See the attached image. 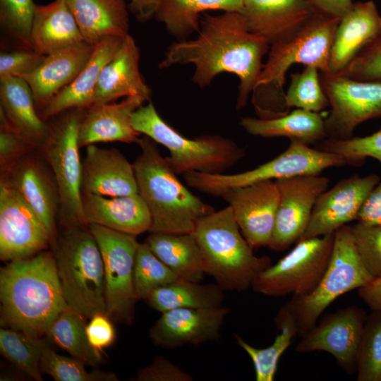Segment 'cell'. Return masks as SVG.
<instances>
[{
	"instance_id": "6da1fadb",
	"label": "cell",
	"mask_w": 381,
	"mask_h": 381,
	"mask_svg": "<svg viewBox=\"0 0 381 381\" xmlns=\"http://www.w3.org/2000/svg\"><path fill=\"white\" fill-rule=\"evenodd\" d=\"M269 49L268 42L250 30L241 12L224 11L218 16L205 13L197 37L172 42L158 67L193 64L192 81L201 88L222 73L235 74L239 80L236 104L238 110L253 92L263 66L262 58Z\"/></svg>"
},
{
	"instance_id": "7a4b0ae2",
	"label": "cell",
	"mask_w": 381,
	"mask_h": 381,
	"mask_svg": "<svg viewBox=\"0 0 381 381\" xmlns=\"http://www.w3.org/2000/svg\"><path fill=\"white\" fill-rule=\"evenodd\" d=\"M1 323L41 337L67 304L54 253L16 260L0 271Z\"/></svg>"
},
{
	"instance_id": "3957f363",
	"label": "cell",
	"mask_w": 381,
	"mask_h": 381,
	"mask_svg": "<svg viewBox=\"0 0 381 381\" xmlns=\"http://www.w3.org/2000/svg\"><path fill=\"white\" fill-rule=\"evenodd\" d=\"M137 143L141 152L133 164L138 194L151 214L150 232L191 233L196 222L214 212V207L179 180L153 140L144 135Z\"/></svg>"
},
{
	"instance_id": "277c9868",
	"label": "cell",
	"mask_w": 381,
	"mask_h": 381,
	"mask_svg": "<svg viewBox=\"0 0 381 381\" xmlns=\"http://www.w3.org/2000/svg\"><path fill=\"white\" fill-rule=\"evenodd\" d=\"M339 20L318 12L289 38L271 44L253 91L255 97L271 87L258 118L270 119L289 113L283 87L289 68L296 64L329 72L331 49Z\"/></svg>"
},
{
	"instance_id": "5b68a950",
	"label": "cell",
	"mask_w": 381,
	"mask_h": 381,
	"mask_svg": "<svg viewBox=\"0 0 381 381\" xmlns=\"http://www.w3.org/2000/svg\"><path fill=\"white\" fill-rule=\"evenodd\" d=\"M191 234L202 252L205 274L224 291L251 288L257 275L272 264L269 256L254 254L230 206L200 218Z\"/></svg>"
},
{
	"instance_id": "8992f818",
	"label": "cell",
	"mask_w": 381,
	"mask_h": 381,
	"mask_svg": "<svg viewBox=\"0 0 381 381\" xmlns=\"http://www.w3.org/2000/svg\"><path fill=\"white\" fill-rule=\"evenodd\" d=\"M54 255L67 304L87 318L106 314L103 260L88 226L65 228Z\"/></svg>"
},
{
	"instance_id": "52a82bcc",
	"label": "cell",
	"mask_w": 381,
	"mask_h": 381,
	"mask_svg": "<svg viewBox=\"0 0 381 381\" xmlns=\"http://www.w3.org/2000/svg\"><path fill=\"white\" fill-rule=\"evenodd\" d=\"M131 123L138 133L168 149L170 156L167 158L176 174L222 173L245 155L234 140L219 135L193 139L183 136L159 116L151 101L133 113Z\"/></svg>"
},
{
	"instance_id": "ba28073f",
	"label": "cell",
	"mask_w": 381,
	"mask_h": 381,
	"mask_svg": "<svg viewBox=\"0 0 381 381\" xmlns=\"http://www.w3.org/2000/svg\"><path fill=\"white\" fill-rule=\"evenodd\" d=\"M374 279L357 251L349 225L338 229L328 265L318 285L310 294L293 296L289 301L296 320L298 335L301 337L312 329L337 298Z\"/></svg>"
},
{
	"instance_id": "9c48e42d",
	"label": "cell",
	"mask_w": 381,
	"mask_h": 381,
	"mask_svg": "<svg viewBox=\"0 0 381 381\" xmlns=\"http://www.w3.org/2000/svg\"><path fill=\"white\" fill-rule=\"evenodd\" d=\"M346 160L336 154L314 149L291 140L280 155L255 169L234 174L188 172L183 179L191 188L203 193L218 196L225 190L255 183L301 175L320 174L329 167H340Z\"/></svg>"
},
{
	"instance_id": "30bf717a",
	"label": "cell",
	"mask_w": 381,
	"mask_h": 381,
	"mask_svg": "<svg viewBox=\"0 0 381 381\" xmlns=\"http://www.w3.org/2000/svg\"><path fill=\"white\" fill-rule=\"evenodd\" d=\"M83 109H72L52 125L50 141L42 151L55 179L59 195V214L65 228L87 225L82 204V162L78 133Z\"/></svg>"
},
{
	"instance_id": "8fae6325",
	"label": "cell",
	"mask_w": 381,
	"mask_h": 381,
	"mask_svg": "<svg viewBox=\"0 0 381 381\" xmlns=\"http://www.w3.org/2000/svg\"><path fill=\"white\" fill-rule=\"evenodd\" d=\"M335 233V232H334ZM334 233L300 239L276 264L260 272L251 288L270 297L303 296L318 285L328 265Z\"/></svg>"
},
{
	"instance_id": "7c38bea8",
	"label": "cell",
	"mask_w": 381,
	"mask_h": 381,
	"mask_svg": "<svg viewBox=\"0 0 381 381\" xmlns=\"http://www.w3.org/2000/svg\"><path fill=\"white\" fill-rule=\"evenodd\" d=\"M87 226L103 260L106 314L116 322L131 325L139 301L134 286L133 270L140 243L134 235L95 224Z\"/></svg>"
},
{
	"instance_id": "4fadbf2b",
	"label": "cell",
	"mask_w": 381,
	"mask_h": 381,
	"mask_svg": "<svg viewBox=\"0 0 381 381\" xmlns=\"http://www.w3.org/2000/svg\"><path fill=\"white\" fill-rule=\"evenodd\" d=\"M330 110L325 118L327 139L351 138L356 128L381 116V82L358 81L320 72Z\"/></svg>"
},
{
	"instance_id": "5bb4252c",
	"label": "cell",
	"mask_w": 381,
	"mask_h": 381,
	"mask_svg": "<svg viewBox=\"0 0 381 381\" xmlns=\"http://www.w3.org/2000/svg\"><path fill=\"white\" fill-rule=\"evenodd\" d=\"M52 244L39 216L5 178L0 183V259L12 261L45 250Z\"/></svg>"
},
{
	"instance_id": "9a60e30c",
	"label": "cell",
	"mask_w": 381,
	"mask_h": 381,
	"mask_svg": "<svg viewBox=\"0 0 381 381\" xmlns=\"http://www.w3.org/2000/svg\"><path fill=\"white\" fill-rule=\"evenodd\" d=\"M275 181L279 191V201L267 247L279 252L302 238L315 202L327 189L329 181L319 174H309L283 178Z\"/></svg>"
},
{
	"instance_id": "2e32d148",
	"label": "cell",
	"mask_w": 381,
	"mask_h": 381,
	"mask_svg": "<svg viewBox=\"0 0 381 381\" xmlns=\"http://www.w3.org/2000/svg\"><path fill=\"white\" fill-rule=\"evenodd\" d=\"M365 321L364 312L354 306L337 310L323 317L302 336L296 351L327 352L341 368L351 373L356 370Z\"/></svg>"
},
{
	"instance_id": "e0dca14e",
	"label": "cell",
	"mask_w": 381,
	"mask_h": 381,
	"mask_svg": "<svg viewBox=\"0 0 381 381\" xmlns=\"http://www.w3.org/2000/svg\"><path fill=\"white\" fill-rule=\"evenodd\" d=\"M219 197L231 207L238 227L250 246L253 249L267 247L279 201L276 181L267 180L229 188Z\"/></svg>"
},
{
	"instance_id": "ac0fdd59",
	"label": "cell",
	"mask_w": 381,
	"mask_h": 381,
	"mask_svg": "<svg viewBox=\"0 0 381 381\" xmlns=\"http://www.w3.org/2000/svg\"><path fill=\"white\" fill-rule=\"evenodd\" d=\"M379 182L377 174L353 175L325 190L315 202L308 226L301 239L334 234L356 219L367 196Z\"/></svg>"
},
{
	"instance_id": "d6986e66",
	"label": "cell",
	"mask_w": 381,
	"mask_h": 381,
	"mask_svg": "<svg viewBox=\"0 0 381 381\" xmlns=\"http://www.w3.org/2000/svg\"><path fill=\"white\" fill-rule=\"evenodd\" d=\"M229 311L224 306L171 309L162 313L149 337L155 346L169 349L217 340Z\"/></svg>"
},
{
	"instance_id": "ffe728a7",
	"label": "cell",
	"mask_w": 381,
	"mask_h": 381,
	"mask_svg": "<svg viewBox=\"0 0 381 381\" xmlns=\"http://www.w3.org/2000/svg\"><path fill=\"white\" fill-rule=\"evenodd\" d=\"M32 151L20 159L9 173L1 178L6 179L39 216L49 231L52 244L55 246L59 190L54 178L49 174L41 158Z\"/></svg>"
},
{
	"instance_id": "44dd1931",
	"label": "cell",
	"mask_w": 381,
	"mask_h": 381,
	"mask_svg": "<svg viewBox=\"0 0 381 381\" xmlns=\"http://www.w3.org/2000/svg\"><path fill=\"white\" fill-rule=\"evenodd\" d=\"M81 189L107 197L138 194L133 164L117 149L90 145L82 162Z\"/></svg>"
},
{
	"instance_id": "7402d4cb",
	"label": "cell",
	"mask_w": 381,
	"mask_h": 381,
	"mask_svg": "<svg viewBox=\"0 0 381 381\" xmlns=\"http://www.w3.org/2000/svg\"><path fill=\"white\" fill-rule=\"evenodd\" d=\"M241 13L250 31L271 44L297 32L315 13L308 0H243Z\"/></svg>"
},
{
	"instance_id": "603a6c76",
	"label": "cell",
	"mask_w": 381,
	"mask_h": 381,
	"mask_svg": "<svg viewBox=\"0 0 381 381\" xmlns=\"http://www.w3.org/2000/svg\"><path fill=\"white\" fill-rule=\"evenodd\" d=\"M94 45L85 41L44 56L32 71L23 75L40 113L52 98L68 85L88 61Z\"/></svg>"
},
{
	"instance_id": "cb8c5ba5",
	"label": "cell",
	"mask_w": 381,
	"mask_h": 381,
	"mask_svg": "<svg viewBox=\"0 0 381 381\" xmlns=\"http://www.w3.org/2000/svg\"><path fill=\"white\" fill-rule=\"evenodd\" d=\"M0 118L38 151L52 136V126L40 116L28 84L20 77L0 79Z\"/></svg>"
},
{
	"instance_id": "d4e9b609",
	"label": "cell",
	"mask_w": 381,
	"mask_h": 381,
	"mask_svg": "<svg viewBox=\"0 0 381 381\" xmlns=\"http://www.w3.org/2000/svg\"><path fill=\"white\" fill-rule=\"evenodd\" d=\"M139 61V48L128 34L102 70L93 105L114 102L123 97H138L150 101L152 90L140 72Z\"/></svg>"
},
{
	"instance_id": "484cf974",
	"label": "cell",
	"mask_w": 381,
	"mask_h": 381,
	"mask_svg": "<svg viewBox=\"0 0 381 381\" xmlns=\"http://www.w3.org/2000/svg\"><path fill=\"white\" fill-rule=\"evenodd\" d=\"M145 102L141 97H128L118 103L86 109L79 128L80 147L102 142L137 143L140 133L133 128L132 116Z\"/></svg>"
},
{
	"instance_id": "4316f807",
	"label": "cell",
	"mask_w": 381,
	"mask_h": 381,
	"mask_svg": "<svg viewBox=\"0 0 381 381\" xmlns=\"http://www.w3.org/2000/svg\"><path fill=\"white\" fill-rule=\"evenodd\" d=\"M82 204L87 225L98 224L136 236L150 230L151 214L138 193L107 197L82 193Z\"/></svg>"
},
{
	"instance_id": "83f0119b",
	"label": "cell",
	"mask_w": 381,
	"mask_h": 381,
	"mask_svg": "<svg viewBox=\"0 0 381 381\" xmlns=\"http://www.w3.org/2000/svg\"><path fill=\"white\" fill-rule=\"evenodd\" d=\"M124 37L107 36L97 41L87 64L76 78L59 92L40 113L42 118L47 121L69 109H86L92 107L102 70L114 55Z\"/></svg>"
},
{
	"instance_id": "f1b7e54d",
	"label": "cell",
	"mask_w": 381,
	"mask_h": 381,
	"mask_svg": "<svg viewBox=\"0 0 381 381\" xmlns=\"http://www.w3.org/2000/svg\"><path fill=\"white\" fill-rule=\"evenodd\" d=\"M381 30V16L373 0L353 3L340 20L332 44L329 73H340Z\"/></svg>"
},
{
	"instance_id": "f546056e",
	"label": "cell",
	"mask_w": 381,
	"mask_h": 381,
	"mask_svg": "<svg viewBox=\"0 0 381 381\" xmlns=\"http://www.w3.org/2000/svg\"><path fill=\"white\" fill-rule=\"evenodd\" d=\"M32 49L47 56L85 41L65 0L36 5L31 30Z\"/></svg>"
},
{
	"instance_id": "4dcf8cb0",
	"label": "cell",
	"mask_w": 381,
	"mask_h": 381,
	"mask_svg": "<svg viewBox=\"0 0 381 381\" xmlns=\"http://www.w3.org/2000/svg\"><path fill=\"white\" fill-rule=\"evenodd\" d=\"M86 42L94 45L107 36L128 35V7L125 0H65Z\"/></svg>"
},
{
	"instance_id": "1f68e13d",
	"label": "cell",
	"mask_w": 381,
	"mask_h": 381,
	"mask_svg": "<svg viewBox=\"0 0 381 381\" xmlns=\"http://www.w3.org/2000/svg\"><path fill=\"white\" fill-rule=\"evenodd\" d=\"M145 242L179 279L194 282L203 279L202 254L191 233L153 232Z\"/></svg>"
},
{
	"instance_id": "d6a6232c",
	"label": "cell",
	"mask_w": 381,
	"mask_h": 381,
	"mask_svg": "<svg viewBox=\"0 0 381 381\" xmlns=\"http://www.w3.org/2000/svg\"><path fill=\"white\" fill-rule=\"evenodd\" d=\"M240 125L252 135L286 137L306 145L327 138L325 118L322 114L301 109L270 119L243 117Z\"/></svg>"
},
{
	"instance_id": "836d02e7",
	"label": "cell",
	"mask_w": 381,
	"mask_h": 381,
	"mask_svg": "<svg viewBox=\"0 0 381 381\" xmlns=\"http://www.w3.org/2000/svg\"><path fill=\"white\" fill-rule=\"evenodd\" d=\"M243 6V0H161L154 18L177 40H184L198 32L200 14L214 10L241 13Z\"/></svg>"
},
{
	"instance_id": "e575fe53",
	"label": "cell",
	"mask_w": 381,
	"mask_h": 381,
	"mask_svg": "<svg viewBox=\"0 0 381 381\" xmlns=\"http://www.w3.org/2000/svg\"><path fill=\"white\" fill-rule=\"evenodd\" d=\"M224 290L216 283L201 284L178 279L155 290L145 301L163 313L176 308H214L223 306Z\"/></svg>"
},
{
	"instance_id": "d590c367",
	"label": "cell",
	"mask_w": 381,
	"mask_h": 381,
	"mask_svg": "<svg viewBox=\"0 0 381 381\" xmlns=\"http://www.w3.org/2000/svg\"><path fill=\"white\" fill-rule=\"evenodd\" d=\"M277 329L280 332L273 343L263 349L255 348L238 334H234L238 346L253 361L256 381H273L280 357L298 335V329L290 303H286L274 318Z\"/></svg>"
},
{
	"instance_id": "8d00e7d4",
	"label": "cell",
	"mask_w": 381,
	"mask_h": 381,
	"mask_svg": "<svg viewBox=\"0 0 381 381\" xmlns=\"http://www.w3.org/2000/svg\"><path fill=\"white\" fill-rule=\"evenodd\" d=\"M86 317L68 306L54 319L46 334L49 339L71 356L85 365H98L102 354L89 344L86 334Z\"/></svg>"
},
{
	"instance_id": "74e56055",
	"label": "cell",
	"mask_w": 381,
	"mask_h": 381,
	"mask_svg": "<svg viewBox=\"0 0 381 381\" xmlns=\"http://www.w3.org/2000/svg\"><path fill=\"white\" fill-rule=\"evenodd\" d=\"M49 346L41 337L12 328L0 329L1 354L36 381H42L40 363Z\"/></svg>"
},
{
	"instance_id": "f35d334b",
	"label": "cell",
	"mask_w": 381,
	"mask_h": 381,
	"mask_svg": "<svg viewBox=\"0 0 381 381\" xmlns=\"http://www.w3.org/2000/svg\"><path fill=\"white\" fill-rule=\"evenodd\" d=\"M178 279L145 242L139 244L133 270L134 286L139 300L146 301L155 290Z\"/></svg>"
},
{
	"instance_id": "ab89813d",
	"label": "cell",
	"mask_w": 381,
	"mask_h": 381,
	"mask_svg": "<svg viewBox=\"0 0 381 381\" xmlns=\"http://www.w3.org/2000/svg\"><path fill=\"white\" fill-rule=\"evenodd\" d=\"M319 71L314 66H306L301 72L291 75V82L285 93V102L289 108L320 113L329 106Z\"/></svg>"
},
{
	"instance_id": "60d3db41",
	"label": "cell",
	"mask_w": 381,
	"mask_h": 381,
	"mask_svg": "<svg viewBox=\"0 0 381 381\" xmlns=\"http://www.w3.org/2000/svg\"><path fill=\"white\" fill-rule=\"evenodd\" d=\"M356 371L358 381H381V311L366 319Z\"/></svg>"
},
{
	"instance_id": "b9f144b4",
	"label": "cell",
	"mask_w": 381,
	"mask_h": 381,
	"mask_svg": "<svg viewBox=\"0 0 381 381\" xmlns=\"http://www.w3.org/2000/svg\"><path fill=\"white\" fill-rule=\"evenodd\" d=\"M85 363L74 357H67L47 347L44 351L40 368L56 381H117V376L109 372L95 370L87 372Z\"/></svg>"
},
{
	"instance_id": "7bdbcfd3",
	"label": "cell",
	"mask_w": 381,
	"mask_h": 381,
	"mask_svg": "<svg viewBox=\"0 0 381 381\" xmlns=\"http://www.w3.org/2000/svg\"><path fill=\"white\" fill-rule=\"evenodd\" d=\"M36 5L34 0H0V23L21 49H33L30 36Z\"/></svg>"
},
{
	"instance_id": "ee69618b",
	"label": "cell",
	"mask_w": 381,
	"mask_h": 381,
	"mask_svg": "<svg viewBox=\"0 0 381 381\" xmlns=\"http://www.w3.org/2000/svg\"><path fill=\"white\" fill-rule=\"evenodd\" d=\"M344 158L346 164H356L372 157L381 163V128L376 132L364 137L346 139H325L318 146Z\"/></svg>"
},
{
	"instance_id": "f6af8a7d",
	"label": "cell",
	"mask_w": 381,
	"mask_h": 381,
	"mask_svg": "<svg viewBox=\"0 0 381 381\" xmlns=\"http://www.w3.org/2000/svg\"><path fill=\"white\" fill-rule=\"evenodd\" d=\"M349 227L366 269L374 279L381 277V224H368L358 222Z\"/></svg>"
},
{
	"instance_id": "bcb514c9",
	"label": "cell",
	"mask_w": 381,
	"mask_h": 381,
	"mask_svg": "<svg viewBox=\"0 0 381 381\" xmlns=\"http://www.w3.org/2000/svg\"><path fill=\"white\" fill-rule=\"evenodd\" d=\"M337 74L358 81L381 82V30Z\"/></svg>"
},
{
	"instance_id": "7dc6e473",
	"label": "cell",
	"mask_w": 381,
	"mask_h": 381,
	"mask_svg": "<svg viewBox=\"0 0 381 381\" xmlns=\"http://www.w3.org/2000/svg\"><path fill=\"white\" fill-rule=\"evenodd\" d=\"M33 150L30 143L0 118L1 177L6 176L20 159Z\"/></svg>"
},
{
	"instance_id": "c3c4849f",
	"label": "cell",
	"mask_w": 381,
	"mask_h": 381,
	"mask_svg": "<svg viewBox=\"0 0 381 381\" xmlns=\"http://www.w3.org/2000/svg\"><path fill=\"white\" fill-rule=\"evenodd\" d=\"M45 56L34 49H20L0 54V79L21 77L35 70Z\"/></svg>"
},
{
	"instance_id": "681fc988",
	"label": "cell",
	"mask_w": 381,
	"mask_h": 381,
	"mask_svg": "<svg viewBox=\"0 0 381 381\" xmlns=\"http://www.w3.org/2000/svg\"><path fill=\"white\" fill-rule=\"evenodd\" d=\"M131 380L192 381L193 377L163 356H159L151 364L140 368Z\"/></svg>"
},
{
	"instance_id": "f907efd6",
	"label": "cell",
	"mask_w": 381,
	"mask_h": 381,
	"mask_svg": "<svg viewBox=\"0 0 381 381\" xmlns=\"http://www.w3.org/2000/svg\"><path fill=\"white\" fill-rule=\"evenodd\" d=\"M86 334L90 345L101 353L115 340L116 332L110 318L105 313H97L90 318Z\"/></svg>"
},
{
	"instance_id": "816d5d0a",
	"label": "cell",
	"mask_w": 381,
	"mask_h": 381,
	"mask_svg": "<svg viewBox=\"0 0 381 381\" xmlns=\"http://www.w3.org/2000/svg\"><path fill=\"white\" fill-rule=\"evenodd\" d=\"M356 220L368 224H381V182L367 196Z\"/></svg>"
},
{
	"instance_id": "f5cc1de1",
	"label": "cell",
	"mask_w": 381,
	"mask_h": 381,
	"mask_svg": "<svg viewBox=\"0 0 381 381\" xmlns=\"http://www.w3.org/2000/svg\"><path fill=\"white\" fill-rule=\"evenodd\" d=\"M316 12L341 19L352 8V0H308Z\"/></svg>"
},
{
	"instance_id": "db71d44e",
	"label": "cell",
	"mask_w": 381,
	"mask_h": 381,
	"mask_svg": "<svg viewBox=\"0 0 381 381\" xmlns=\"http://www.w3.org/2000/svg\"><path fill=\"white\" fill-rule=\"evenodd\" d=\"M161 0H129V11L140 23H145L154 18Z\"/></svg>"
},
{
	"instance_id": "11a10c76",
	"label": "cell",
	"mask_w": 381,
	"mask_h": 381,
	"mask_svg": "<svg viewBox=\"0 0 381 381\" xmlns=\"http://www.w3.org/2000/svg\"><path fill=\"white\" fill-rule=\"evenodd\" d=\"M358 294L373 311H381V277L358 289Z\"/></svg>"
}]
</instances>
